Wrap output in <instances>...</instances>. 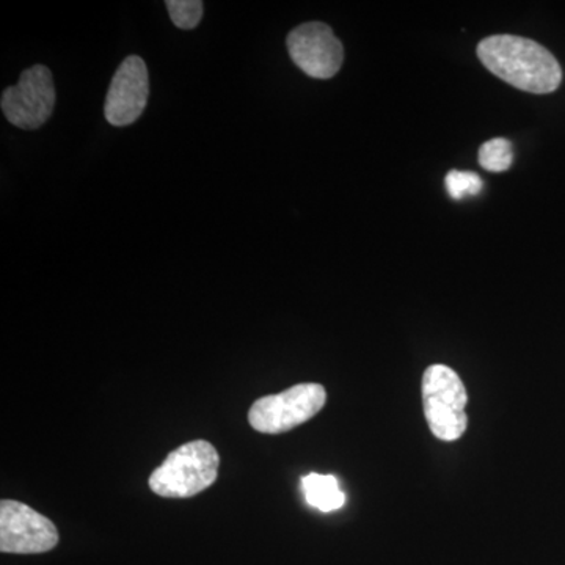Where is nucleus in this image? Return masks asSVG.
<instances>
[{"label": "nucleus", "instance_id": "obj_8", "mask_svg": "<svg viewBox=\"0 0 565 565\" xmlns=\"http://www.w3.org/2000/svg\"><path fill=\"white\" fill-rule=\"evenodd\" d=\"M150 76L139 55H129L118 66L107 92L104 115L111 126H129L139 120L148 104Z\"/></svg>", "mask_w": 565, "mask_h": 565}, {"label": "nucleus", "instance_id": "obj_10", "mask_svg": "<svg viewBox=\"0 0 565 565\" xmlns=\"http://www.w3.org/2000/svg\"><path fill=\"white\" fill-rule=\"evenodd\" d=\"M512 162H514V154H512V145L509 140H489L479 150V163L489 172H505L511 169Z\"/></svg>", "mask_w": 565, "mask_h": 565}, {"label": "nucleus", "instance_id": "obj_2", "mask_svg": "<svg viewBox=\"0 0 565 565\" xmlns=\"http://www.w3.org/2000/svg\"><path fill=\"white\" fill-rule=\"evenodd\" d=\"M218 467L221 457L210 441H189L167 456L148 484L162 498H191L214 484Z\"/></svg>", "mask_w": 565, "mask_h": 565}, {"label": "nucleus", "instance_id": "obj_6", "mask_svg": "<svg viewBox=\"0 0 565 565\" xmlns=\"http://www.w3.org/2000/svg\"><path fill=\"white\" fill-rule=\"evenodd\" d=\"M58 544V531L47 516L21 501L0 503V552L39 555Z\"/></svg>", "mask_w": 565, "mask_h": 565}, {"label": "nucleus", "instance_id": "obj_4", "mask_svg": "<svg viewBox=\"0 0 565 565\" xmlns=\"http://www.w3.org/2000/svg\"><path fill=\"white\" fill-rule=\"evenodd\" d=\"M326 401L322 385H294L280 394L259 397L248 412V423L262 434L289 433L318 415Z\"/></svg>", "mask_w": 565, "mask_h": 565}, {"label": "nucleus", "instance_id": "obj_3", "mask_svg": "<svg viewBox=\"0 0 565 565\" xmlns=\"http://www.w3.org/2000/svg\"><path fill=\"white\" fill-rule=\"evenodd\" d=\"M468 394L459 375L445 364H434L423 375L424 415L430 433L444 441H456L468 426Z\"/></svg>", "mask_w": 565, "mask_h": 565}, {"label": "nucleus", "instance_id": "obj_1", "mask_svg": "<svg viewBox=\"0 0 565 565\" xmlns=\"http://www.w3.org/2000/svg\"><path fill=\"white\" fill-rule=\"evenodd\" d=\"M478 57L490 73L519 90L545 95L557 90L563 82L555 55L523 36H489L479 43Z\"/></svg>", "mask_w": 565, "mask_h": 565}, {"label": "nucleus", "instance_id": "obj_11", "mask_svg": "<svg viewBox=\"0 0 565 565\" xmlns=\"http://www.w3.org/2000/svg\"><path fill=\"white\" fill-rule=\"evenodd\" d=\"M166 7L173 24L181 31H192L202 21L204 10L202 0H167Z\"/></svg>", "mask_w": 565, "mask_h": 565}, {"label": "nucleus", "instance_id": "obj_5", "mask_svg": "<svg viewBox=\"0 0 565 565\" xmlns=\"http://www.w3.org/2000/svg\"><path fill=\"white\" fill-rule=\"evenodd\" d=\"M55 102L57 93L51 70L35 65L21 74L17 85L3 90L0 107L11 125L24 131H36L50 120Z\"/></svg>", "mask_w": 565, "mask_h": 565}, {"label": "nucleus", "instance_id": "obj_9", "mask_svg": "<svg viewBox=\"0 0 565 565\" xmlns=\"http://www.w3.org/2000/svg\"><path fill=\"white\" fill-rule=\"evenodd\" d=\"M302 489L307 503L318 511L332 512L345 504V494L341 492L338 479L332 475L303 476Z\"/></svg>", "mask_w": 565, "mask_h": 565}, {"label": "nucleus", "instance_id": "obj_12", "mask_svg": "<svg viewBox=\"0 0 565 565\" xmlns=\"http://www.w3.org/2000/svg\"><path fill=\"white\" fill-rule=\"evenodd\" d=\"M446 191L452 200H462L468 195H478L482 191V180L478 173L452 170L446 174Z\"/></svg>", "mask_w": 565, "mask_h": 565}, {"label": "nucleus", "instance_id": "obj_7", "mask_svg": "<svg viewBox=\"0 0 565 565\" xmlns=\"http://www.w3.org/2000/svg\"><path fill=\"white\" fill-rule=\"evenodd\" d=\"M286 46L292 62L315 79H332L343 65V44L323 22H305L294 29Z\"/></svg>", "mask_w": 565, "mask_h": 565}]
</instances>
